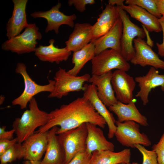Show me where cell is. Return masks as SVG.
Returning a JSON list of instances; mask_svg holds the SVG:
<instances>
[{
	"label": "cell",
	"mask_w": 164,
	"mask_h": 164,
	"mask_svg": "<svg viewBox=\"0 0 164 164\" xmlns=\"http://www.w3.org/2000/svg\"><path fill=\"white\" fill-rule=\"evenodd\" d=\"M158 21L160 25L162 31L163 33V39L162 43L159 44L158 43H156L158 50V54L162 57H164V17H162L158 19Z\"/></svg>",
	"instance_id": "cell-35"
},
{
	"label": "cell",
	"mask_w": 164,
	"mask_h": 164,
	"mask_svg": "<svg viewBox=\"0 0 164 164\" xmlns=\"http://www.w3.org/2000/svg\"><path fill=\"white\" fill-rule=\"evenodd\" d=\"M0 97H1V98L0 97V99H0V104H2V103H3L4 101L5 98L4 97V96H2V95H1Z\"/></svg>",
	"instance_id": "cell-40"
},
{
	"label": "cell",
	"mask_w": 164,
	"mask_h": 164,
	"mask_svg": "<svg viewBox=\"0 0 164 164\" xmlns=\"http://www.w3.org/2000/svg\"><path fill=\"white\" fill-rule=\"evenodd\" d=\"M11 164V163L9 164V163H5V164Z\"/></svg>",
	"instance_id": "cell-43"
},
{
	"label": "cell",
	"mask_w": 164,
	"mask_h": 164,
	"mask_svg": "<svg viewBox=\"0 0 164 164\" xmlns=\"http://www.w3.org/2000/svg\"><path fill=\"white\" fill-rule=\"evenodd\" d=\"M29 103V109L25 111L20 118H15L12 124L19 144L33 134L37 128L45 125L48 121L49 113L39 109L34 97Z\"/></svg>",
	"instance_id": "cell-2"
},
{
	"label": "cell",
	"mask_w": 164,
	"mask_h": 164,
	"mask_svg": "<svg viewBox=\"0 0 164 164\" xmlns=\"http://www.w3.org/2000/svg\"><path fill=\"white\" fill-rule=\"evenodd\" d=\"M91 61L92 75H101L114 69L127 72L131 67L120 52L112 49L95 55Z\"/></svg>",
	"instance_id": "cell-7"
},
{
	"label": "cell",
	"mask_w": 164,
	"mask_h": 164,
	"mask_svg": "<svg viewBox=\"0 0 164 164\" xmlns=\"http://www.w3.org/2000/svg\"><path fill=\"white\" fill-rule=\"evenodd\" d=\"M121 8L132 17L140 22L148 32H158L162 31L158 18L145 9L136 5H124Z\"/></svg>",
	"instance_id": "cell-25"
},
{
	"label": "cell",
	"mask_w": 164,
	"mask_h": 164,
	"mask_svg": "<svg viewBox=\"0 0 164 164\" xmlns=\"http://www.w3.org/2000/svg\"><path fill=\"white\" fill-rule=\"evenodd\" d=\"M86 123L58 135L65 153L64 164H67L77 154L86 151L87 135Z\"/></svg>",
	"instance_id": "cell-3"
},
{
	"label": "cell",
	"mask_w": 164,
	"mask_h": 164,
	"mask_svg": "<svg viewBox=\"0 0 164 164\" xmlns=\"http://www.w3.org/2000/svg\"><path fill=\"white\" fill-rule=\"evenodd\" d=\"M131 156L129 149L117 152L109 150L95 151L92 154L90 164H128L130 162Z\"/></svg>",
	"instance_id": "cell-26"
},
{
	"label": "cell",
	"mask_w": 164,
	"mask_h": 164,
	"mask_svg": "<svg viewBox=\"0 0 164 164\" xmlns=\"http://www.w3.org/2000/svg\"><path fill=\"white\" fill-rule=\"evenodd\" d=\"M125 3L128 5H137L145 9L158 19L162 17L154 0H126Z\"/></svg>",
	"instance_id": "cell-28"
},
{
	"label": "cell",
	"mask_w": 164,
	"mask_h": 164,
	"mask_svg": "<svg viewBox=\"0 0 164 164\" xmlns=\"http://www.w3.org/2000/svg\"><path fill=\"white\" fill-rule=\"evenodd\" d=\"M124 1V0H109L108 4L113 6L116 5L117 6L121 7L124 5L123 2Z\"/></svg>",
	"instance_id": "cell-38"
},
{
	"label": "cell",
	"mask_w": 164,
	"mask_h": 164,
	"mask_svg": "<svg viewBox=\"0 0 164 164\" xmlns=\"http://www.w3.org/2000/svg\"><path fill=\"white\" fill-rule=\"evenodd\" d=\"M15 72L22 76L25 87L22 94L13 100L12 103L13 105H19L21 109L26 108L28 103L36 95L42 92L51 93L54 89L55 82L54 80H49V84L43 85H39L33 80L28 73L26 67L23 63H17Z\"/></svg>",
	"instance_id": "cell-8"
},
{
	"label": "cell",
	"mask_w": 164,
	"mask_h": 164,
	"mask_svg": "<svg viewBox=\"0 0 164 164\" xmlns=\"http://www.w3.org/2000/svg\"><path fill=\"white\" fill-rule=\"evenodd\" d=\"M157 155L158 164H164V132L159 142L152 147Z\"/></svg>",
	"instance_id": "cell-31"
},
{
	"label": "cell",
	"mask_w": 164,
	"mask_h": 164,
	"mask_svg": "<svg viewBox=\"0 0 164 164\" xmlns=\"http://www.w3.org/2000/svg\"><path fill=\"white\" fill-rule=\"evenodd\" d=\"M17 143L16 137L12 140H0V155Z\"/></svg>",
	"instance_id": "cell-34"
},
{
	"label": "cell",
	"mask_w": 164,
	"mask_h": 164,
	"mask_svg": "<svg viewBox=\"0 0 164 164\" xmlns=\"http://www.w3.org/2000/svg\"><path fill=\"white\" fill-rule=\"evenodd\" d=\"M13 9L11 17L6 24V36L8 39L20 34L29 25L26 13L28 0H12Z\"/></svg>",
	"instance_id": "cell-16"
},
{
	"label": "cell",
	"mask_w": 164,
	"mask_h": 164,
	"mask_svg": "<svg viewBox=\"0 0 164 164\" xmlns=\"http://www.w3.org/2000/svg\"><path fill=\"white\" fill-rule=\"evenodd\" d=\"M122 31V22L119 17L108 32L98 38L91 41L95 46V55L108 48L121 53V40Z\"/></svg>",
	"instance_id": "cell-17"
},
{
	"label": "cell",
	"mask_w": 164,
	"mask_h": 164,
	"mask_svg": "<svg viewBox=\"0 0 164 164\" xmlns=\"http://www.w3.org/2000/svg\"><path fill=\"white\" fill-rule=\"evenodd\" d=\"M116 129L114 135L117 141L122 145L135 148V145H141L149 146L151 142L148 136L141 133L139 125L132 121L123 122L115 121Z\"/></svg>",
	"instance_id": "cell-9"
},
{
	"label": "cell",
	"mask_w": 164,
	"mask_h": 164,
	"mask_svg": "<svg viewBox=\"0 0 164 164\" xmlns=\"http://www.w3.org/2000/svg\"><path fill=\"white\" fill-rule=\"evenodd\" d=\"M83 97L91 103L97 112L104 119L108 127V137L112 138L116 129L115 120L113 114L107 109L105 105L98 97L96 87L91 84L84 85Z\"/></svg>",
	"instance_id": "cell-14"
},
{
	"label": "cell",
	"mask_w": 164,
	"mask_h": 164,
	"mask_svg": "<svg viewBox=\"0 0 164 164\" xmlns=\"http://www.w3.org/2000/svg\"><path fill=\"white\" fill-rule=\"evenodd\" d=\"M128 164H139L137 162H133L132 163L130 162Z\"/></svg>",
	"instance_id": "cell-41"
},
{
	"label": "cell",
	"mask_w": 164,
	"mask_h": 164,
	"mask_svg": "<svg viewBox=\"0 0 164 164\" xmlns=\"http://www.w3.org/2000/svg\"><path fill=\"white\" fill-rule=\"evenodd\" d=\"M54 42L55 40L51 39L49 40V45H39L34 52L35 55L41 61L55 63L57 64L67 60L71 52L69 51L66 47L63 48L55 47Z\"/></svg>",
	"instance_id": "cell-24"
},
{
	"label": "cell",
	"mask_w": 164,
	"mask_h": 164,
	"mask_svg": "<svg viewBox=\"0 0 164 164\" xmlns=\"http://www.w3.org/2000/svg\"><path fill=\"white\" fill-rule=\"evenodd\" d=\"M42 38L36 24L29 23L22 33L5 41L1 48L3 50L19 55L35 52L38 43L36 40H40Z\"/></svg>",
	"instance_id": "cell-4"
},
{
	"label": "cell",
	"mask_w": 164,
	"mask_h": 164,
	"mask_svg": "<svg viewBox=\"0 0 164 164\" xmlns=\"http://www.w3.org/2000/svg\"><path fill=\"white\" fill-rule=\"evenodd\" d=\"M108 108L110 111L117 115V121L118 122L132 121L142 126L149 125L147 118L140 112L133 100L127 104L118 101L116 104Z\"/></svg>",
	"instance_id": "cell-20"
},
{
	"label": "cell",
	"mask_w": 164,
	"mask_h": 164,
	"mask_svg": "<svg viewBox=\"0 0 164 164\" xmlns=\"http://www.w3.org/2000/svg\"><path fill=\"white\" fill-rule=\"evenodd\" d=\"M120 17L118 7L108 4L99 15L96 22L92 25V41L103 36L112 28Z\"/></svg>",
	"instance_id": "cell-19"
},
{
	"label": "cell",
	"mask_w": 164,
	"mask_h": 164,
	"mask_svg": "<svg viewBox=\"0 0 164 164\" xmlns=\"http://www.w3.org/2000/svg\"><path fill=\"white\" fill-rule=\"evenodd\" d=\"M135 147L142 155L143 161L142 164H158L157 155L154 151L148 150L144 146L141 145H135Z\"/></svg>",
	"instance_id": "cell-30"
},
{
	"label": "cell",
	"mask_w": 164,
	"mask_h": 164,
	"mask_svg": "<svg viewBox=\"0 0 164 164\" xmlns=\"http://www.w3.org/2000/svg\"><path fill=\"white\" fill-rule=\"evenodd\" d=\"M135 80L140 88L135 96L140 98L144 106L149 102V94L152 89L160 87L164 91V74H159L154 67H151L145 75L136 77Z\"/></svg>",
	"instance_id": "cell-15"
},
{
	"label": "cell",
	"mask_w": 164,
	"mask_h": 164,
	"mask_svg": "<svg viewBox=\"0 0 164 164\" xmlns=\"http://www.w3.org/2000/svg\"><path fill=\"white\" fill-rule=\"evenodd\" d=\"M91 155L86 151L77 154L67 164H90Z\"/></svg>",
	"instance_id": "cell-32"
},
{
	"label": "cell",
	"mask_w": 164,
	"mask_h": 164,
	"mask_svg": "<svg viewBox=\"0 0 164 164\" xmlns=\"http://www.w3.org/2000/svg\"><path fill=\"white\" fill-rule=\"evenodd\" d=\"M111 84L118 101L125 104L133 100L136 82L126 72L117 70L113 73Z\"/></svg>",
	"instance_id": "cell-13"
},
{
	"label": "cell",
	"mask_w": 164,
	"mask_h": 164,
	"mask_svg": "<svg viewBox=\"0 0 164 164\" xmlns=\"http://www.w3.org/2000/svg\"><path fill=\"white\" fill-rule=\"evenodd\" d=\"M20 144L16 143L0 155L1 164L11 162L19 159Z\"/></svg>",
	"instance_id": "cell-29"
},
{
	"label": "cell",
	"mask_w": 164,
	"mask_h": 164,
	"mask_svg": "<svg viewBox=\"0 0 164 164\" xmlns=\"http://www.w3.org/2000/svg\"><path fill=\"white\" fill-rule=\"evenodd\" d=\"M61 4L60 2L50 9L46 11H35L30 14L34 18H43L47 21V24L45 32L48 33L53 30L55 33L58 34L60 27L62 25H66L73 28L74 24L73 21L77 19L75 14L67 15L60 10Z\"/></svg>",
	"instance_id": "cell-10"
},
{
	"label": "cell",
	"mask_w": 164,
	"mask_h": 164,
	"mask_svg": "<svg viewBox=\"0 0 164 164\" xmlns=\"http://www.w3.org/2000/svg\"><path fill=\"white\" fill-rule=\"evenodd\" d=\"M123 24V31L121 40V53L127 61L134 56L135 51L133 45L136 37L143 39L146 36L144 29L132 22L126 12L121 7H117Z\"/></svg>",
	"instance_id": "cell-6"
},
{
	"label": "cell",
	"mask_w": 164,
	"mask_h": 164,
	"mask_svg": "<svg viewBox=\"0 0 164 164\" xmlns=\"http://www.w3.org/2000/svg\"><path fill=\"white\" fill-rule=\"evenodd\" d=\"M135 51L134 56L130 61L133 64L142 67L149 66L156 69H164V61L143 39L137 37L133 41Z\"/></svg>",
	"instance_id": "cell-12"
},
{
	"label": "cell",
	"mask_w": 164,
	"mask_h": 164,
	"mask_svg": "<svg viewBox=\"0 0 164 164\" xmlns=\"http://www.w3.org/2000/svg\"><path fill=\"white\" fill-rule=\"evenodd\" d=\"M23 164H42L41 161L26 160L23 162Z\"/></svg>",
	"instance_id": "cell-39"
},
{
	"label": "cell",
	"mask_w": 164,
	"mask_h": 164,
	"mask_svg": "<svg viewBox=\"0 0 164 164\" xmlns=\"http://www.w3.org/2000/svg\"><path fill=\"white\" fill-rule=\"evenodd\" d=\"M84 123H90L102 128L106 124L89 101L83 97L52 111L49 113L47 123L35 132H45L54 126H59L60 128L56 133L58 135Z\"/></svg>",
	"instance_id": "cell-1"
},
{
	"label": "cell",
	"mask_w": 164,
	"mask_h": 164,
	"mask_svg": "<svg viewBox=\"0 0 164 164\" xmlns=\"http://www.w3.org/2000/svg\"><path fill=\"white\" fill-rule=\"evenodd\" d=\"M95 55V46L91 42L81 49L73 52L72 61L74 66L67 72L71 75L77 76L85 65L91 60Z\"/></svg>",
	"instance_id": "cell-27"
},
{
	"label": "cell",
	"mask_w": 164,
	"mask_h": 164,
	"mask_svg": "<svg viewBox=\"0 0 164 164\" xmlns=\"http://www.w3.org/2000/svg\"><path fill=\"white\" fill-rule=\"evenodd\" d=\"M58 128L54 126L48 131L47 146L42 164H64V151L56 135Z\"/></svg>",
	"instance_id": "cell-21"
},
{
	"label": "cell",
	"mask_w": 164,
	"mask_h": 164,
	"mask_svg": "<svg viewBox=\"0 0 164 164\" xmlns=\"http://www.w3.org/2000/svg\"><path fill=\"white\" fill-rule=\"evenodd\" d=\"M92 26L87 23L75 24L73 31L65 42L69 51L79 50L92 41Z\"/></svg>",
	"instance_id": "cell-22"
},
{
	"label": "cell",
	"mask_w": 164,
	"mask_h": 164,
	"mask_svg": "<svg viewBox=\"0 0 164 164\" xmlns=\"http://www.w3.org/2000/svg\"><path fill=\"white\" fill-rule=\"evenodd\" d=\"M112 74L110 71L101 75H92L88 81L96 87L98 97L108 107L115 104L118 101L111 84Z\"/></svg>",
	"instance_id": "cell-18"
},
{
	"label": "cell",
	"mask_w": 164,
	"mask_h": 164,
	"mask_svg": "<svg viewBox=\"0 0 164 164\" xmlns=\"http://www.w3.org/2000/svg\"><path fill=\"white\" fill-rule=\"evenodd\" d=\"M95 3L94 0H69L68 2L69 6L73 5L76 10L80 12L85 10L86 5H93Z\"/></svg>",
	"instance_id": "cell-33"
},
{
	"label": "cell",
	"mask_w": 164,
	"mask_h": 164,
	"mask_svg": "<svg viewBox=\"0 0 164 164\" xmlns=\"http://www.w3.org/2000/svg\"><path fill=\"white\" fill-rule=\"evenodd\" d=\"M86 125L87 135L86 152L88 154L92 155L95 151H114V145L106 139L101 129L90 123H87Z\"/></svg>",
	"instance_id": "cell-23"
},
{
	"label": "cell",
	"mask_w": 164,
	"mask_h": 164,
	"mask_svg": "<svg viewBox=\"0 0 164 164\" xmlns=\"http://www.w3.org/2000/svg\"><path fill=\"white\" fill-rule=\"evenodd\" d=\"M6 126H3L0 128V140H12L13 138L15 130L12 129L10 131H5Z\"/></svg>",
	"instance_id": "cell-36"
},
{
	"label": "cell",
	"mask_w": 164,
	"mask_h": 164,
	"mask_svg": "<svg viewBox=\"0 0 164 164\" xmlns=\"http://www.w3.org/2000/svg\"><path fill=\"white\" fill-rule=\"evenodd\" d=\"M91 77L88 73L80 76L73 75L60 67L54 77L55 82L54 89L48 97L60 99L70 92L84 91V83L88 81Z\"/></svg>",
	"instance_id": "cell-5"
},
{
	"label": "cell",
	"mask_w": 164,
	"mask_h": 164,
	"mask_svg": "<svg viewBox=\"0 0 164 164\" xmlns=\"http://www.w3.org/2000/svg\"><path fill=\"white\" fill-rule=\"evenodd\" d=\"M48 139V131L35 132L21 144L19 159L40 160L46 152Z\"/></svg>",
	"instance_id": "cell-11"
},
{
	"label": "cell",
	"mask_w": 164,
	"mask_h": 164,
	"mask_svg": "<svg viewBox=\"0 0 164 164\" xmlns=\"http://www.w3.org/2000/svg\"><path fill=\"white\" fill-rule=\"evenodd\" d=\"M118 164H126L124 163H118Z\"/></svg>",
	"instance_id": "cell-42"
},
{
	"label": "cell",
	"mask_w": 164,
	"mask_h": 164,
	"mask_svg": "<svg viewBox=\"0 0 164 164\" xmlns=\"http://www.w3.org/2000/svg\"><path fill=\"white\" fill-rule=\"evenodd\" d=\"M154 0L159 13L164 17V0Z\"/></svg>",
	"instance_id": "cell-37"
}]
</instances>
